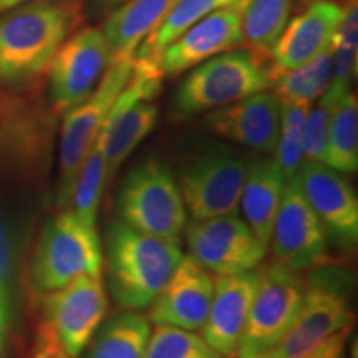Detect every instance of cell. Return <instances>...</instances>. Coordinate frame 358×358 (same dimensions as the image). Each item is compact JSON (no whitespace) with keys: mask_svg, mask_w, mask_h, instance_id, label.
<instances>
[{"mask_svg":"<svg viewBox=\"0 0 358 358\" xmlns=\"http://www.w3.org/2000/svg\"><path fill=\"white\" fill-rule=\"evenodd\" d=\"M299 182L308 204L324 224L327 236L332 237L342 249H355L358 199L347 178L319 161H303Z\"/></svg>","mask_w":358,"mask_h":358,"instance_id":"16","label":"cell"},{"mask_svg":"<svg viewBox=\"0 0 358 358\" xmlns=\"http://www.w3.org/2000/svg\"><path fill=\"white\" fill-rule=\"evenodd\" d=\"M310 105L308 103H282L280 127L274 159L284 173L285 179L299 176L303 163V127Z\"/></svg>","mask_w":358,"mask_h":358,"instance_id":"28","label":"cell"},{"mask_svg":"<svg viewBox=\"0 0 358 358\" xmlns=\"http://www.w3.org/2000/svg\"><path fill=\"white\" fill-rule=\"evenodd\" d=\"M352 334V327L342 330V332L335 334L334 337H330L329 340H325L322 345H319L315 350H312L307 355L297 357V358H338L343 353V348H345L348 337Z\"/></svg>","mask_w":358,"mask_h":358,"instance_id":"32","label":"cell"},{"mask_svg":"<svg viewBox=\"0 0 358 358\" xmlns=\"http://www.w3.org/2000/svg\"><path fill=\"white\" fill-rule=\"evenodd\" d=\"M332 80V47L290 70H272V87L282 103L312 105L324 95Z\"/></svg>","mask_w":358,"mask_h":358,"instance_id":"25","label":"cell"},{"mask_svg":"<svg viewBox=\"0 0 358 358\" xmlns=\"http://www.w3.org/2000/svg\"><path fill=\"white\" fill-rule=\"evenodd\" d=\"M257 285V271L214 279V294L203 337L222 358H232L243 337Z\"/></svg>","mask_w":358,"mask_h":358,"instance_id":"20","label":"cell"},{"mask_svg":"<svg viewBox=\"0 0 358 358\" xmlns=\"http://www.w3.org/2000/svg\"><path fill=\"white\" fill-rule=\"evenodd\" d=\"M145 358H222L201 335L178 327L156 325Z\"/></svg>","mask_w":358,"mask_h":358,"instance_id":"31","label":"cell"},{"mask_svg":"<svg viewBox=\"0 0 358 358\" xmlns=\"http://www.w3.org/2000/svg\"><path fill=\"white\" fill-rule=\"evenodd\" d=\"M30 358H50V357H48V353H47V352L40 350V348H35L34 355H32V357H30Z\"/></svg>","mask_w":358,"mask_h":358,"instance_id":"35","label":"cell"},{"mask_svg":"<svg viewBox=\"0 0 358 358\" xmlns=\"http://www.w3.org/2000/svg\"><path fill=\"white\" fill-rule=\"evenodd\" d=\"M243 6L244 2H237L217 8L168 43L156 55L164 78L185 73L219 53L239 47L244 42Z\"/></svg>","mask_w":358,"mask_h":358,"instance_id":"15","label":"cell"},{"mask_svg":"<svg viewBox=\"0 0 358 358\" xmlns=\"http://www.w3.org/2000/svg\"><path fill=\"white\" fill-rule=\"evenodd\" d=\"M213 294L214 277L191 257H182L148 307V319L155 325L196 332L208 319Z\"/></svg>","mask_w":358,"mask_h":358,"instance_id":"17","label":"cell"},{"mask_svg":"<svg viewBox=\"0 0 358 358\" xmlns=\"http://www.w3.org/2000/svg\"><path fill=\"white\" fill-rule=\"evenodd\" d=\"M268 248L275 261L295 271L303 272L325 262V227L303 196L299 176L285 182Z\"/></svg>","mask_w":358,"mask_h":358,"instance_id":"14","label":"cell"},{"mask_svg":"<svg viewBox=\"0 0 358 358\" xmlns=\"http://www.w3.org/2000/svg\"><path fill=\"white\" fill-rule=\"evenodd\" d=\"M306 294L297 320L280 342L259 358L307 355L335 334L352 327L353 274L340 264L322 262L308 268Z\"/></svg>","mask_w":358,"mask_h":358,"instance_id":"5","label":"cell"},{"mask_svg":"<svg viewBox=\"0 0 358 358\" xmlns=\"http://www.w3.org/2000/svg\"><path fill=\"white\" fill-rule=\"evenodd\" d=\"M289 15L290 0H244L241 25L249 50L267 57L287 25Z\"/></svg>","mask_w":358,"mask_h":358,"instance_id":"26","label":"cell"},{"mask_svg":"<svg viewBox=\"0 0 358 358\" xmlns=\"http://www.w3.org/2000/svg\"><path fill=\"white\" fill-rule=\"evenodd\" d=\"M204 127L217 136L261 155H274L280 127V100L274 92H257L204 116Z\"/></svg>","mask_w":358,"mask_h":358,"instance_id":"18","label":"cell"},{"mask_svg":"<svg viewBox=\"0 0 358 358\" xmlns=\"http://www.w3.org/2000/svg\"><path fill=\"white\" fill-rule=\"evenodd\" d=\"M105 187V158H103L101 150L95 143V146L92 148L87 159H85L82 169H80L69 206L71 211L77 214L80 221H83L87 226L96 227L98 208H100L101 194Z\"/></svg>","mask_w":358,"mask_h":358,"instance_id":"30","label":"cell"},{"mask_svg":"<svg viewBox=\"0 0 358 358\" xmlns=\"http://www.w3.org/2000/svg\"><path fill=\"white\" fill-rule=\"evenodd\" d=\"M285 182L287 179L272 155L250 159L241 192L239 211H243L244 221L266 248H268Z\"/></svg>","mask_w":358,"mask_h":358,"instance_id":"21","label":"cell"},{"mask_svg":"<svg viewBox=\"0 0 358 358\" xmlns=\"http://www.w3.org/2000/svg\"><path fill=\"white\" fill-rule=\"evenodd\" d=\"M306 2H313V0H306Z\"/></svg>","mask_w":358,"mask_h":358,"instance_id":"37","label":"cell"},{"mask_svg":"<svg viewBox=\"0 0 358 358\" xmlns=\"http://www.w3.org/2000/svg\"><path fill=\"white\" fill-rule=\"evenodd\" d=\"M96 2L105 8H116L122 6V3L128 2V0H96Z\"/></svg>","mask_w":358,"mask_h":358,"instance_id":"34","label":"cell"},{"mask_svg":"<svg viewBox=\"0 0 358 358\" xmlns=\"http://www.w3.org/2000/svg\"><path fill=\"white\" fill-rule=\"evenodd\" d=\"M182 232L189 257L217 277L256 271L268 249L239 214L191 219Z\"/></svg>","mask_w":358,"mask_h":358,"instance_id":"12","label":"cell"},{"mask_svg":"<svg viewBox=\"0 0 358 358\" xmlns=\"http://www.w3.org/2000/svg\"><path fill=\"white\" fill-rule=\"evenodd\" d=\"M272 87V65L249 48H232L194 66L174 93L178 116L191 118L222 108Z\"/></svg>","mask_w":358,"mask_h":358,"instance_id":"8","label":"cell"},{"mask_svg":"<svg viewBox=\"0 0 358 358\" xmlns=\"http://www.w3.org/2000/svg\"><path fill=\"white\" fill-rule=\"evenodd\" d=\"M237 2H244V0H174L164 19L156 27L155 32L138 47L134 57L158 55L168 43H171L196 22L204 19L217 8Z\"/></svg>","mask_w":358,"mask_h":358,"instance_id":"27","label":"cell"},{"mask_svg":"<svg viewBox=\"0 0 358 358\" xmlns=\"http://www.w3.org/2000/svg\"><path fill=\"white\" fill-rule=\"evenodd\" d=\"M151 322L140 310H123L103 320L87 347V358H145Z\"/></svg>","mask_w":358,"mask_h":358,"instance_id":"23","label":"cell"},{"mask_svg":"<svg viewBox=\"0 0 358 358\" xmlns=\"http://www.w3.org/2000/svg\"><path fill=\"white\" fill-rule=\"evenodd\" d=\"M103 249L96 227L80 221L70 208L45 217L30 252L29 287L35 306L42 295L65 287L80 275H101Z\"/></svg>","mask_w":358,"mask_h":358,"instance_id":"4","label":"cell"},{"mask_svg":"<svg viewBox=\"0 0 358 358\" xmlns=\"http://www.w3.org/2000/svg\"><path fill=\"white\" fill-rule=\"evenodd\" d=\"M338 358H345V357H343V353H342V355H340V357H338Z\"/></svg>","mask_w":358,"mask_h":358,"instance_id":"36","label":"cell"},{"mask_svg":"<svg viewBox=\"0 0 358 358\" xmlns=\"http://www.w3.org/2000/svg\"><path fill=\"white\" fill-rule=\"evenodd\" d=\"M116 213L133 229L179 243L187 213L171 168L156 156H148L124 174Z\"/></svg>","mask_w":358,"mask_h":358,"instance_id":"9","label":"cell"},{"mask_svg":"<svg viewBox=\"0 0 358 358\" xmlns=\"http://www.w3.org/2000/svg\"><path fill=\"white\" fill-rule=\"evenodd\" d=\"M57 116L34 87L0 90V358L25 345L37 308L29 261L53 204Z\"/></svg>","mask_w":358,"mask_h":358,"instance_id":"1","label":"cell"},{"mask_svg":"<svg viewBox=\"0 0 358 358\" xmlns=\"http://www.w3.org/2000/svg\"><path fill=\"white\" fill-rule=\"evenodd\" d=\"M115 60L100 29H82L62 43L48 66V103L57 115L73 108L95 90Z\"/></svg>","mask_w":358,"mask_h":358,"instance_id":"13","label":"cell"},{"mask_svg":"<svg viewBox=\"0 0 358 358\" xmlns=\"http://www.w3.org/2000/svg\"><path fill=\"white\" fill-rule=\"evenodd\" d=\"M343 15V6L334 0H313L308 7L287 22L268 57L272 70L282 71L306 64L332 47Z\"/></svg>","mask_w":358,"mask_h":358,"instance_id":"19","label":"cell"},{"mask_svg":"<svg viewBox=\"0 0 358 358\" xmlns=\"http://www.w3.org/2000/svg\"><path fill=\"white\" fill-rule=\"evenodd\" d=\"M133 71V57L115 58L90 95L64 113L57 151V179L53 186V209L70 206L71 192L80 169L95 146L103 124L116 98L127 87Z\"/></svg>","mask_w":358,"mask_h":358,"instance_id":"7","label":"cell"},{"mask_svg":"<svg viewBox=\"0 0 358 358\" xmlns=\"http://www.w3.org/2000/svg\"><path fill=\"white\" fill-rule=\"evenodd\" d=\"M182 257L178 243L145 234L116 219L105 234L110 294L124 310H145Z\"/></svg>","mask_w":358,"mask_h":358,"instance_id":"3","label":"cell"},{"mask_svg":"<svg viewBox=\"0 0 358 358\" xmlns=\"http://www.w3.org/2000/svg\"><path fill=\"white\" fill-rule=\"evenodd\" d=\"M250 158L222 143H206L178 169V186L191 219L239 214Z\"/></svg>","mask_w":358,"mask_h":358,"instance_id":"10","label":"cell"},{"mask_svg":"<svg viewBox=\"0 0 358 358\" xmlns=\"http://www.w3.org/2000/svg\"><path fill=\"white\" fill-rule=\"evenodd\" d=\"M110 301L101 275H80L37 301L35 348L50 358H80L108 313Z\"/></svg>","mask_w":358,"mask_h":358,"instance_id":"6","label":"cell"},{"mask_svg":"<svg viewBox=\"0 0 358 358\" xmlns=\"http://www.w3.org/2000/svg\"><path fill=\"white\" fill-rule=\"evenodd\" d=\"M80 19V0H32L0 13V90L34 87Z\"/></svg>","mask_w":358,"mask_h":358,"instance_id":"2","label":"cell"},{"mask_svg":"<svg viewBox=\"0 0 358 358\" xmlns=\"http://www.w3.org/2000/svg\"><path fill=\"white\" fill-rule=\"evenodd\" d=\"M358 60V8L357 0L343 6V15L332 40V80L329 87L340 92L352 90Z\"/></svg>","mask_w":358,"mask_h":358,"instance_id":"29","label":"cell"},{"mask_svg":"<svg viewBox=\"0 0 358 358\" xmlns=\"http://www.w3.org/2000/svg\"><path fill=\"white\" fill-rule=\"evenodd\" d=\"M174 0H128L106 19L103 34L115 58L134 57L138 47L155 32Z\"/></svg>","mask_w":358,"mask_h":358,"instance_id":"22","label":"cell"},{"mask_svg":"<svg viewBox=\"0 0 358 358\" xmlns=\"http://www.w3.org/2000/svg\"><path fill=\"white\" fill-rule=\"evenodd\" d=\"M27 2H32V0H0V13L10 10L13 7H19Z\"/></svg>","mask_w":358,"mask_h":358,"instance_id":"33","label":"cell"},{"mask_svg":"<svg viewBox=\"0 0 358 358\" xmlns=\"http://www.w3.org/2000/svg\"><path fill=\"white\" fill-rule=\"evenodd\" d=\"M324 164L342 174L358 169V101L348 92L334 105L330 116Z\"/></svg>","mask_w":358,"mask_h":358,"instance_id":"24","label":"cell"},{"mask_svg":"<svg viewBox=\"0 0 358 358\" xmlns=\"http://www.w3.org/2000/svg\"><path fill=\"white\" fill-rule=\"evenodd\" d=\"M306 277L279 261L259 266L257 285L243 337L232 358H259L292 329L301 312Z\"/></svg>","mask_w":358,"mask_h":358,"instance_id":"11","label":"cell"}]
</instances>
